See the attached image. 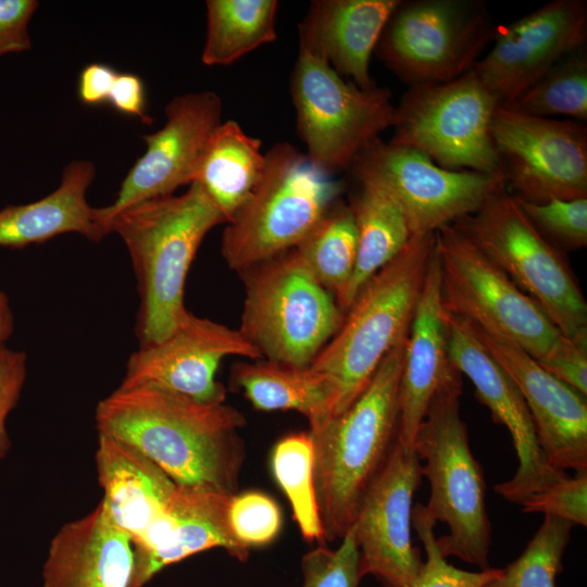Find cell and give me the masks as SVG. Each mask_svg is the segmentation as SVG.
<instances>
[{
    "label": "cell",
    "instance_id": "18",
    "mask_svg": "<svg viewBox=\"0 0 587 587\" xmlns=\"http://www.w3.org/2000/svg\"><path fill=\"white\" fill-rule=\"evenodd\" d=\"M229 355L262 359L238 329L187 311L168 337L130 354L118 387H151L199 402L224 403L226 390L216 372Z\"/></svg>",
    "mask_w": 587,
    "mask_h": 587
},
{
    "label": "cell",
    "instance_id": "43",
    "mask_svg": "<svg viewBox=\"0 0 587 587\" xmlns=\"http://www.w3.org/2000/svg\"><path fill=\"white\" fill-rule=\"evenodd\" d=\"M108 102L123 114L138 117L147 124L152 122V118L146 113L145 85L136 74L118 73Z\"/></svg>",
    "mask_w": 587,
    "mask_h": 587
},
{
    "label": "cell",
    "instance_id": "3",
    "mask_svg": "<svg viewBox=\"0 0 587 587\" xmlns=\"http://www.w3.org/2000/svg\"><path fill=\"white\" fill-rule=\"evenodd\" d=\"M222 223L223 215L197 182L179 196L142 201L113 220L111 233L126 245L137 278L139 347L168 337L186 314L190 265L205 235Z\"/></svg>",
    "mask_w": 587,
    "mask_h": 587
},
{
    "label": "cell",
    "instance_id": "5",
    "mask_svg": "<svg viewBox=\"0 0 587 587\" xmlns=\"http://www.w3.org/2000/svg\"><path fill=\"white\" fill-rule=\"evenodd\" d=\"M265 159L262 178L222 235V257L239 274L295 249L342 189L289 142L273 145Z\"/></svg>",
    "mask_w": 587,
    "mask_h": 587
},
{
    "label": "cell",
    "instance_id": "33",
    "mask_svg": "<svg viewBox=\"0 0 587 587\" xmlns=\"http://www.w3.org/2000/svg\"><path fill=\"white\" fill-rule=\"evenodd\" d=\"M271 467L275 480L286 494L302 537L325 542L319 514L313 474V447L309 433L291 434L274 447Z\"/></svg>",
    "mask_w": 587,
    "mask_h": 587
},
{
    "label": "cell",
    "instance_id": "21",
    "mask_svg": "<svg viewBox=\"0 0 587 587\" xmlns=\"http://www.w3.org/2000/svg\"><path fill=\"white\" fill-rule=\"evenodd\" d=\"M233 496L205 486L176 485L163 519L133 546L129 587H143L165 566L212 548L246 561L250 549L235 538L228 523Z\"/></svg>",
    "mask_w": 587,
    "mask_h": 587
},
{
    "label": "cell",
    "instance_id": "6",
    "mask_svg": "<svg viewBox=\"0 0 587 587\" xmlns=\"http://www.w3.org/2000/svg\"><path fill=\"white\" fill-rule=\"evenodd\" d=\"M462 389L437 394L416 433L412 449L424 460L430 496L425 505L449 534L437 538L441 554L490 569L491 526L483 469L472 453L460 414Z\"/></svg>",
    "mask_w": 587,
    "mask_h": 587
},
{
    "label": "cell",
    "instance_id": "24",
    "mask_svg": "<svg viewBox=\"0 0 587 587\" xmlns=\"http://www.w3.org/2000/svg\"><path fill=\"white\" fill-rule=\"evenodd\" d=\"M133 570L130 537L99 502L54 535L43 564L42 587H129Z\"/></svg>",
    "mask_w": 587,
    "mask_h": 587
},
{
    "label": "cell",
    "instance_id": "44",
    "mask_svg": "<svg viewBox=\"0 0 587 587\" xmlns=\"http://www.w3.org/2000/svg\"><path fill=\"white\" fill-rule=\"evenodd\" d=\"M117 72L103 63L86 65L78 78V97L88 105L108 102Z\"/></svg>",
    "mask_w": 587,
    "mask_h": 587
},
{
    "label": "cell",
    "instance_id": "32",
    "mask_svg": "<svg viewBox=\"0 0 587 587\" xmlns=\"http://www.w3.org/2000/svg\"><path fill=\"white\" fill-rule=\"evenodd\" d=\"M538 117L587 120L586 46L569 53L512 101L502 104Z\"/></svg>",
    "mask_w": 587,
    "mask_h": 587
},
{
    "label": "cell",
    "instance_id": "1",
    "mask_svg": "<svg viewBox=\"0 0 587 587\" xmlns=\"http://www.w3.org/2000/svg\"><path fill=\"white\" fill-rule=\"evenodd\" d=\"M98 434L135 447L177 485L235 495L245 460L246 421L225 403H204L151 387L117 388L96 409Z\"/></svg>",
    "mask_w": 587,
    "mask_h": 587
},
{
    "label": "cell",
    "instance_id": "31",
    "mask_svg": "<svg viewBox=\"0 0 587 587\" xmlns=\"http://www.w3.org/2000/svg\"><path fill=\"white\" fill-rule=\"evenodd\" d=\"M358 237L352 211L338 200L295 248L312 276L337 300L357 262Z\"/></svg>",
    "mask_w": 587,
    "mask_h": 587
},
{
    "label": "cell",
    "instance_id": "40",
    "mask_svg": "<svg viewBox=\"0 0 587 587\" xmlns=\"http://www.w3.org/2000/svg\"><path fill=\"white\" fill-rule=\"evenodd\" d=\"M537 361L550 374L587 396V336L570 338L560 334Z\"/></svg>",
    "mask_w": 587,
    "mask_h": 587
},
{
    "label": "cell",
    "instance_id": "19",
    "mask_svg": "<svg viewBox=\"0 0 587 587\" xmlns=\"http://www.w3.org/2000/svg\"><path fill=\"white\" fill-rule=\"evenodd\" d=\"M586 40L587 2L552 0L498 27L491 49L473 70L502 105Z\"/></svg>",
    "mask_w": 587,
    "mask_h": 587
},
{
    "label": "cell",
    "instance_id": "38",
    "mask_svg": "<svg viewBox=\"0 0 587 587\" xmlns=\"http://www.w3.org/2000/svg\"><path fill=\"white\" fill-rule=\"evenodd\" d=\"M301 569L302 587H359L363 576L352 528L341 538L337 549L322 545L305 553Z\"/></svg>",
    "mask_w": 587,
    "mask_h": 587
},
{
    "label": "cell",
    "instance_id": "12",
    "mask_svg": "<svg viewBox=\"0 0 587 587\" xmlns=\"http://www.w3.org/2000/svg\"><path fill=\"white\" fill-rule=\"evenodd\" d=\"M498 27L479 0H400L378 39V59L409 86L474 68Z\"/></svg>",
    "mask_w": 587,
    "mask_h": 587
},
{
    "label": "cell",
    "instance_id": "23",
    "mask_svg": "<svg viewBox=\"0 0 587 587\" xmlns=\"http://www.w3.org/2000/svg\"><path fill=\"white\" fill-rule=\"evenodd\" d=\"M400 0H314L298 26L299 51L360 88L376 86L370 62Z\"/></svg>",
    "mask_w": 587,
    "mask_h": 587
},
{
    "label": "cell",
    "instance_id": "25",
    "mask_svg": "<svg viewBox=\"0 0 587 587\" xmlns=\"http://www.w3.org/2000/svg\"><path fill=\"white\" fill-rule=\"evenodd\" d=\"M101 503L133 542H140L163 519L176 483L135 447L98 434L96 453Z\"/></svg>",
    "mask_w": 587,
    "mask_h": 587
},
{
    "label": "cell",
    "instance_id": "14",
    "mask_svg": "<svg viewBox=\"0 0 587 587\" xmlns=\"http://www.w3.org/2000/svg\"><path fill=\"white\" fill-rule=\"evenodd\" d=\"M349 170L370 173L388 187L412 236L434 234L472 214L507 187L502 175L448 170L417 150L379 137L357 155Z\"/></svg>",
    "mask_w": 587,
    "mask_h": 587
},
{
    "label": "cell",
    "instance_id": "39",
    "mask_svg": "<svg viewBox=\"0 0 587 587\" xmlns=\"http://www.w3.org/2000/svg\"><path fill=\"white\" fill-rule=\"evenodd\" d=\"M523 513H542L587 526V472L557 482L550 487L526 498Z\"/></svg>",
    "mask_w": 587,
    "mask_h": 587
},
{
    "label": "cell",
    "instance_id": "36",
    "mask_svg": "<svg viewBox=\"0 0 587 587\" xmlns=\"http://www.w3.org/2000/svg\"><path fill=\"white\" fill-rule=\"evenodd\" d=\"M436 523L424 504L412 508V526L426 551V561L412 587H484L500 575L501 569L471 572L449 564L437 545Z\"/></svg>",
    "mask_w": 587,
    "mask_h": 587
},
{
    "label": "cell",
    "instance_id": "45",
    "mask_svg": "<svg viewBox=\"0 0 587 587\" xmlns=\"http://www.w3.org/2000/svg\"><path fill=\"white\" fill-rule=\"evenodd\" d=\"M14 317L7 295L0 290V345H3L12 335Z\"/></svg>",
    "mask_w": 587,
    "mask_h": 587
},
{
    "label": "cell",
    "instance_id": "42",
    "mask_svg": "<svg viewBox=\"0 0 587 587\" xmlns=\"http://www.w3.org/2000/svg\"><path fill=\"white\" fill-rule=\"evenodd\" d=\"M38 5L36 0H0V58L32 48L28 23Z\"/></svg>",
    "mask_w": 587,
    "mask_h": 587
},
{
    "label": "cell",
    "instance_id": "8",
    "mask_svg": "<svg viewBox=\"0 0 587 587\" xmlns=\"http://www.w3.org/2000/svg\"><path fill=\"white\" fill-rule=\"evenodd\" d=\"M452 224L539 304L561 335L587 336V302L564 253L538 233L507 187Z\"/></svg>",
    "mask_w": 587,
    "mask_h": 587
},
{
    "label": "cell",
    "instance_id": "28",
    "mask_svg": "<svg viewBox=\"0 0 587 587\" xmlns=\"http://www.w3.org/2000/svg\"><path fill=\"white\" fill-rule=\"evenodd\" d=\"M230 383L257 410L303 414L310 430L323 426L335 413L333 384L310 365L299 367L262 359L238 363L232 367Z\"/></svg>",
    "mask_w": 587,
    "mask_h": 587
},
{
    "label": "cell",
    "instance_id": "10",
    "mask_svg": "<svg viewBox=\"0 0 587 587\" xmlns=\"http://www.w3.org/2000/svg\"><path fill=\"white\" fill-rule=\"evenodd\" d=\"M444 309L486 334L540 359L560 332L525 294L454 224L435 233Z\"/></svg>",
    "mask_w": 587,
    "mask_h": 587
},
{
    "label": "cell",
    "instance_id": "7",
    "mask_svg": "<svg viewBox=\"0 0 587 587\" xmlns=\"http://www.w3.org/2000/svg\"><path fill=\"white\" fill-rule=\"evenodd\" d=\"M246 289L239 333L262 359L309 366L345 312L295 249L240 273Z\"/></svg>",
    "mask_w": 587,
    "mask_h": 587
},
{
    "label": "cell",
    "instance_id": "29",
    "mask_svg": "<svg viewBox=\"0 0 587 587\" xmlns=\"http://www.w3.org/2000/svg\"><path fill=\"white\" fill-rule=\"evenodd\" d=\"M262 141L234 120L222 122L203 153L197 182L227 224L252 195L265 168Z\"/></svg>",
    "mask_w": 587,
    "mask_h": 587
},
{
    "label": "cell",
    "instance_id": "9",
    "mask_svg": "<svg viewBox=\"0 0 587 587\" xmlns=\"http://www.w3.org/2000/svg\"><path fill=\"white\" fill-rule=\"evenodd\" d=\"M498 105L474 70L449 82L410 86L396 105L389 142L448 170L503 176L490 133Z\"/></svg>",
    "mask_w": 587,
    "mask_h": 587
},
{
    "label": "cell",
    "instance_id": "41",
    "mask_svg": "<svg viewBox=\"0 0 587 587\" xmlns=\"http://www.w3.org/2000/svg\"><path fill=\"white\" fill-rule=\"evenodd\" d=\"M26 378V354L0 345V459L10 448L5 429L8 414L15 408Z\"/></svg>",
    "mask_w": 587,
    "mask_h": 587
},
{
    "label": "cell",
    "instance_id": "30",
    "mask_svg": "<svg viewBox=\"0 0 587 587\" xmlns=\"http://www.w3.org/2000/svg\"><path fill=\"white\" fill-rule=\"evenodd\" d=\"M207 34L201 61L229 65L277 39L276 0H208Z\"/></svg>",
    "mask_w": 587,
    "mask_h": 587
},
{
    "label": "cell",
    "instance_id": "13",
    "mask_svg": "<svg viewBox=\"0 0 587 587\" xmlns=\"http://www.w3.org/2000/svg\"><path fill=\"white\" fill-rule=\"evenodd\" d=\"M491 138L505 186L533 203L587 198V127L498 105Z\"/></svg>",
    "mask_w": 587,
    "mask_h": 587
},
{
    "label": "cell",
    "instance_id": "4",
    "mask_svg": "<svg viewBox=\"0 0 587 587\" xmlns=\"http://www.w3.org/2000/svg\"><path fill=\"white\" fill-rule=\"evenodd\" d=\"M434 245L435 233L412 236L362 287L336 334L310 364L334 386V416L353 403L385 357L408 335Z\"/></svg>",
    "mask_w": 587,
    "mask_h": 587
},
{
    "label": "cell",
    "instance_id": "17",
    "mask_svg": "<svg viewBox=\"0 0 587 587\" xmlns=\"http://www.w3.org/2000/svg\"><path fill=\"white\" fill-rule=\"evenodd\" d=\"M416 452L399 440L367 490L353 525L362 576L385 587H412L423 560L412 544V500L422 480Z\"/></svg>",
    "mask_w": 587,
    "mask_h": 587
},
{
    "label": "cell",
    "instance_id": "27",
    "mask_svg": "<svg viewBox=\"0 0 587 587\" xmlns=\"http://www.w3.org/2000/svg\"><path fill=\"white\" fill-rule=\"evenodd\" d=\"M359 189L349 204L357 227L358 250L352 277L336 300L346 312L362 287L408 245L412 235L401 205L376 176L351 171Z\"/></svg>",
    "mask_w": 587,
    "mask_h": 587
},
{
    "label": "cell",
    "instance_id": "16",
    "mask_svg": "<svg viewBox=\"0 0 587 587\" xmlns=\"http://www.w3.org/2000/svg\"><path fill=\"white\" fill-rule=\"evenodd\" d=\"M448 352L454 369L467 376L494 421L509 430L519 460L514 475L495 485L505 500L521 504L567 475L542 452L527 405L504 369L479 339L473 325L445 310Z\"/></svg>",
    "mask_w": 587,
    "mask_h": 587
},
{
    "label": "cell",
    "instance_id": "26",
    "mask_svg": "<svg viewBox=\"0 0 587 587\" xmlns=\"http://www.w3.org/2000/svg\"><path fill=\"white\" fill-rule=\"evenodd\" d=\"M96 174L88 160L71 161L62 172L59 187L46 197L0 211V247L22 249L65 234L77 233L90 241H100L96 208L86 193Z\"/></svg>",
    "mask_w": 587,
    "mask_h": 587
},
{
    "label": "cell",
    "instance_id": "2",
    "mask_svg": "<svg viewBox=\"0 0 587 587\" xmlns=\"http://www.w3.org/2000/svg\"><path fill=\"white\" fill-rule=\"evenodd\" d=\"M407 338L389 351L347 410L309 430L325 541L342 538L351 528L367 490L398 442V396Z\"/></svg>",
    "mask_w": 587,
    "mask_h": 587
},
{
    "label": "cell",
    "instance_id": "20",
    "mask_svg": "<svg viewBox=\"0 0 587 587\" xmlns=\"http://www.w3.org/2000/svg\"><path fill=\"white\" fill-rule=\"evenodd\" d=\"M473 327L521 392L548 462L562 471L587 472L586 396L550 374L520 347Z\"/></svg>",
    "mask_w": 587,
    "mask_h": 587
},
{
    "label": "cell",
    "instance_id": "37",
    "mask_svg": "<svg viewBox=\"0 0 587 587\" xmlns=\"http://www.w3.org/2000/svg\"><path fill=\"white\" fill-rule=\"evenodd\" d=\"M228 523L235 538L250 549L266 546L277 537L282 514L270 496L246 491L230 498Z\"/></svg>",
    "mask_w": 587,
    "mask_h": 587
},
{
    "label": "cell",
    "instance_id": "11",
    "mask_svg": "<svg viewBox=\"0 0 587 587\" xmlns=\"http://www.w3.org/2000/svg\"><path fill=\"white\" fill-rule=\"evenodd\" d=\"M290 95L305 155L332 176L349 170L357 155L395 122L389 89L360 88L303 51L290 76Z\"/></svg>",
    "mask_w": 587,
    "mask_h": 587
},
{
    "label": "cell",
    "instance_id": "35",
    "mask_svg": "<svg viewBox=\"0 0 587 587\" xmlns=\"http://www.w3.org/2000/svg\"><path fill=\"white\" fill-rule=\"evenodd\" d=\"M516 198V197H515ZM538 233L561 252L587 245V198L533 203L516 198Z\"/></svg>",
    "mask_w": 587,
    "mask_h": 587
},
{
    "label": "cell",
    "instance_id": "22",
    "mask_svg": "<svg viewBox=\"0 0 587 587\" xmlns=\"http://www.w3.org/2000/svg\"><path fill=\"white\" fill-rule=\"evenodd\" d=\"M453 389H462V378L448 352L440 266L434 245L409 327L399 383L398 440L404 447L412 449L435 396Z\"/></svg>",
    "mask_w": 587,
    "mask_h": 587
},
{
    "label": "cell",
    "instance_id": "34",
    "mask_svg": "<svg viewBox=\"0 0 587 587\" xmlns=\"http://www.w3.org/2000/svg\"><path fill=\"white\" fill-rule=\"evenodd\" d=\"M573 526L565 520L545 515L521 555L484 587H557L555 578L562 570Z\"/></svg>",
    "mask_w": 587,
    "mask_h": 587
},
{
    "label": "cell",
    "instance_id": "15",
    "mask_svg": "<svg viewBox=\"0 0 587 587\" xmlns=\"http://www.w3.org/2000/svg\"><path fill=\"white\" fill-rule=\"evenodd\" d=\"M222 99L211 90L184 93L168 102L164 126L142 136L147 150L125 176L114 202L96 208L103 237L122 211L195 182L207 145L222 123Z\"/></svg>",
    "mask_w": 587,
    "mask_h": 587
}]
</instances>
